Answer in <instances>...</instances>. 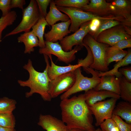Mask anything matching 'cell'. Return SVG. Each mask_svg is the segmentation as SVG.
I'll list each match as a JSON object with an SVG mask.
<instances>
[{
    "mask_svg": "<svg viewBox=\"0 0 131 131\" xmlns=\"http://www.w3.org/2000/svg\"><path fill=\"white\" fill-rule=\"evenodd\" d=\"M62 121L68 129L77 128L85 131L95 129L93 115L85 101L84 94L61 100L60 105Z\"/></svg>",
    "mask_w": 131,
    "mask_h": 131,
    "instance_id": "cell-1",
    "label": "cell"
},
{
    "mask_svg": "<svg viewBox=\"0 0 131 131\" xmlns=\"http://www.w3.org/2000/svg\"><path fill=\"white\" fill-rule=\"evenodd\" d=\"M43 55L46 64L43 71L41 72L36 70L33 66L32 61L29 59L27 64L23 67L29 73V79L26 81L19 80L17 82L21 86L30 88V91L25 93L26 97L29 98L34 94L37 93L40 95L44 101H49L52 98L49 92V84L50 80L48 74L49 57Z\"/></svg>",
    "mask_w": 131,
    "mask_h": 131,
    "instance_id": "cell-2",
    "label": "cell"
},
{
    "mask_svg": "<svg viewBox=\"0 0 131 131\" xmlns=\"http://www.w3.org/2000/svg\"><path fill=\"white\" fill-rule=\"evenodd\" d=\"M81 69V67H80L74 71L76 78L75 82L71 88L60 96L61 100L69 98L72 94L79 92H85L93 89L100 82L101 79L98 76V71L90 67L85 69L84 70L86 73L92 75L91 77L89 78L82 74Z\"/></svg>",
    "mask_w": 131,
    "mask_h": 131,
    "instance_id": "cell-3",
    "label": "cell"
},
{
    "mask_svg": "<svg viewBox=\"0 0 131 131\" xmlns=\"http://www.w3.org/2000/svg\"><path fill=\"white\" fill-rule=\"evenodd\" d=\"M83 42L89 48L93 56V63L89 67L102 72L108 71L106 56L107 49L109 46L97 41L88 33L84 38Z\"/></svg>",
    "mask_w": 131,
    "mask_h": 131,
    "instance_id": "cell-4",
    "label": "cell"
},
{
    "mask_svg": "<svg viewBox=\"0 0 131 131\" xmlns=\"http://www.w3.org/2000/svg\"><path fill=\"white\" fill-rule=\"evenodd\" d=\"M22 20L14 30L6 34L4 38L24 32H29L38 21L40 16L39 10L36 0H31L29 4L22 10Z\"/></svg>",
    "mask_w": 131,
    "mask_h": 131,
    "instance_id": "cell-5",
    "label": "cell"
},
{
    "mask_svg": "<svg viewBox=\"0 0 131 131\" xmlns=\"http://www.w3.org/2000/svg\"><path fill=\"white\" fill-rule=\"evenodd\" d=\"M56 6L60 11L65 13L69 17L71 23L69 29L71 32H75L82 24L94 19L107 18V17H101L94 15L78 8Z\"/></svg>",
    "mask_w": 131,
    "mask_h": 131,
    "instance_id": "cell-6",
    "label": "cell"
},
{
    "mask_svg": "<svg viewBox=\"0 0 131 131\" xmlns=\"http://www.w3.org/2000/svg\"><path fill=\"white\" fill-rule=\"evenodd\" d=\"M44 42L45 46L39 49V52L40 54L48 56L53 55L57 57L59 60L67 64L75 60V54L83 47L76 45L71 51L66 52L63 50L58 42H53L44 41Z\"/></svg>",
    "mask_w": 131,
    "mask_h": 131,
    "instance_id": "cell-7",
    "label": "cell"
},
{
    "mask_svg": "<svg viewBox=\"0 0 131 131\" xmlns=\"http://www.w3.org/2000/svg\"><path fill=\"white\" fill-rule=\"evenodd\" d=\"M130 38L131 29L120 25L102 32L98 35L96 40L111 46L121 40Z\"/></svg>",
    "mask_w": 131,
    "mask_h": 131,
    "instance_id": "cell-8",
    "label": "cell"
},
{
    "mask_svg": "<svg viewBox=\"0 0 131 131\" xmlns=\"http://www.w3.org/2000/svg\"><path fill=\"white\" fill-rule=\"evenodd\" d=\"M74 71L60 75L50 80L49 92L51 98L66 92L73 86L76 79Z\"/></svg>",
    "mask_w": 131,
    "mask_h": 131,
    "instance_id": "cell-9",
    "label": "cell"
},
{
    "mask_svg": "<svg viewBox=\"0 0 131 131\" xmlns=\"http://www.w3.org/2000/svg\"><path fill=\"white\" fill-rule=\"evenodd\" d=\"M117 99L114 98L99 101L89 106L95 118L96 126H100L105 120L111 118Z\"/></svg>",
    "mask_w": 131,
    "mask_h": 131,
    "instance_id": "cell-10",
    "label": "cell"
},
{
    "mask_svg": "<svg viewBox=\"0 0 131 131\" xmlns=\"http://www.w3.org/2000/svg\"><path fill=\"white\" fill-rule=\"evenodd\" d=\"M90 21L82 24L79 28L73 34L64 38L60 42L62 49L66 52L72 49L74 46L79 45L83 47V40L90 31Z\"/></svg>",
    "mask_w": 131,
    "mask_h": 131,
    "instance_id": "cell-11",
    "label": "cell"
},
{
    "mask_svg": "<svg viewBox=\"0 0 131 131\" xmlns=\"http://www.w3.org/2000/svg\"><path fill=\"white\" fill-rule=\"evenodd\" d=\"M70 19L65 22H62L51 26L50 30L44 33L46 41L56 42L60 41L71 33L69 28L71 24Z\"/></svg>",
    "mask_w": 131,
    "mask_h": 131,
    "instance_id": "cell-12",
    "label": "cell"
},
{
    "mask_svg": "<svg viewBox=\"0 0 131 131\" xmlns=\"http://www.w3.org/2000/svg\"><path fill=\"white\" fill-rule=\"evenodd\" d=\"M81 9L100 17L113 16L111 14L110 3L105 0H90L89 3Z\"/></svg>",
    "mask_w": 131,
    "mask_h": 131,
    "instance_id": "cell-13",
    "label": "cell"
},
{
    "mask_svg": "<svg viewBox=\"0 0 131 131\" xmlns=\"http://www.w3.org/2000/svg\"><path fill=\"white\" fill-rule=\"evenodd\" d=\"M38 124L47 131H68L62 121L49 115H41Z\"/></svg>",
    "mask_w": 131,
    "mask_h": 131,
    "instance_id": "cell-14",
    "label": "cell"
},
{
    "mask_svg": "<svg viewBox=\"0 0 131 131\" xmlns=\"http://www.w3.org/2000/svg\"><path fill=\"white\" fill-rule=\"evenodd\" d=\"M110 3L112 16L131 20V0H115Z\"/></svg>",
    "mask_w": 131,
    "mask_h": 131,
    "instance_id": "cell-15",
    "label": "cell"
},
{
    "mask_svg": "<svg viewBox=\"0 0 131 131\" xmlns=\"http://www.w3.org/2000/svg\"><path fill=\"white\" fill-rule=\"evenodd\" d=\"M84 94L86 102L89 106L107 98H114L118 99L120 98L119 95L105 90H96L93 89L85 91Z\"/></svg>",
    "mask_w": 131,
    "mask_h": 131,
    "instance_id": "cell-16",
    "label": "cell"
},
{
    "mask_svg": "<svg viewBox=\"0 0 131 131\" xmlns=\"http://www.w3.org/2000/svg\"><path fill=\"white\" fill-rule=\"evenodd\" d=\"M121 77H116L113 75L101 76L100 82L93 89L96 90H106L120 95L119 82Z\"/></svg>",
    "mask_w": 131,
    "mask_h": 131,
    "instance_id": "cell-17",
    "label": "cell"
},
{
    "mask_svg": "<svg viewBox=\"0 0 131 131\" xmlns=\"http://www.w3.org/2000/svg\"><path fill=\"white\" fill-rule=\"evenodd\" d=\"M48 56L50 58L51 62L50 66L49 62L48 69V74L50 80L60 75L74 71L78 68L82 67L81 65L78 64L75 65L70 64L65 66H57L53 62L51 55H49Z\"/></svg>",
    "mask_w": 131,
    "mask_h": 131,
    "instance_id": "cell-18",
    "label": "cell"
},
{
    "mask_svg": "<svg viewBox=\"0 0 131 131\" xmlns=\"http://www.w3.org/2000/svg\"><path fill=\"white\" fill-rule=\"evenodd\" d=\"M49 4V10L45 18L49 25L52 26L59 21L65 22L70 19L67 15L58 9L54 0H51Z\"/></svg>",
    "mask_w": 131,
    "mask_h": 131,
    "instance_id": "cell-19",
    "label": "cell"
},
{
    "mask_svg": "<svg viewBox=\"0 0 131 131\" xmlns=\"http://www.w3.org/2000/svg\"><path fill=\"white\" fill-rule=\"evenodd\" d=\"M18 42H23L25 47V54H30L34 51V48L38 46V38L32 31L24 33L17 38Z\"/></svg>",
    "mask_w": 131,
    "mask_h": 131,
    "instance_id": "cell-20",
    "label": "cell"
},
{
    "mask_svg": "<svg viewBox=\"0 0 131 131\" xmlns=\"http://www.w3.org/2000/svg\"><path fill=\"white\" fill-rule=\"evenodd\" d=\"M124 19L115 17L113 18L100 19V24L96 31L94 33H88L96 40L98 36L102 32L118 25H121Z\"/></svg>",
    "mask_w": 131,
    "mask_h": 131,
    "instance_id": "cell-21",
    "label": "cell"
},
{
    "mask_svg": "<svg viewBox=\"0 0 131 131\" xmlns=\"http://www.w3.org/2000/svg\"><path fill=\"white\" fill-rule=\"evenodd\" d=\"M113 114L124 120L126 122L131 124V104L128 102L121 101L115 107Z\"/></svg>",
    "mask_w": 131,
    "mask_h": 131,
    "instance_id": "cell-22",
    "label": "cell"
},
{
    "mask_svg": "<svg viewBox=\"0 0 131 131\" xmlns=\"http://www.w3.org/2000/svg\"><path fill=\"white\" fill-rule=\"evenodd\" d=\"M126 55L121 60L114 66L113 68L111 70L105 72H99L98 76L100 77L104 76L113 75L117 78L123 76L118 71L121 67L127 66L131 63V51L129 49Z\"/></svg>",
    "mask_w": 131,
    "mask_h": 131,
    "instance_id": "cell-23",
    "label": "cell"
},
{
    "mask_svg": "<svg viewBox=\"0 0 131 131\" xmlns=\"http://www.w3.org/2000/svg\"><path fill=\"white\" fill-rule=\"evenodd\" d=\"M49 25L45 18L40 14L39 19L37 22L32 28L31 31L33 32L38 38L39 45L40 48L45 47V44L44 40V31L46 26Z\"/></svg>",
    "mask_w": 131,
    "mask_h": 131,
    "instance_id": "cell-24",
    "label": "cell"
},
{
    "mask_svg": "<svg viewBox=\"0 0 131 131\" xmlns=\"http://www.w3.org/2000/svg\"><path fill=\"white\" fill-rule=\"evenodd\" d=\"M119 88L120 98L125 101L131 103V83L124 76L121 78Z\"/></svg>",
    "mask_w": 131,
    "mask_h": 131,
    "instance_id": "cell-25",
    "label": "cell"
},
{
    "mask_svg": "<svg viewBox=\"0 0 131 131\" xmlns=\"http://www.w3.org/2000/svg\"><path fill=\"white\" fill-rule=\"evenodd\" d=\"M128 52V51L123 49L111 50L107 48L106 56L107 65L108 66L112 62H118L121 60L126 55Z\"/></svg>",
    "mask_w": 131,
    "mask_h": 131,
    "instance_id": "cell-26",
    "label": "cell"
},
{
    "mask_svg": "<svg viewBox=\"0 0 131 131\" xmlns=\"http://www.w3.org/2000/svg\"><path fill=\"white\" fill-rule=\"evenodd\" d=\"M57 6L76 8L81 9L88 4V0H54Z\"/></svg>",
    "mask_w": 131,
    "mask_h": 131,
    "instance_id": "cell-27",
    "label": "cell"
},
{
    "mask_svg": "<svg viewBox=\"0 0 131 131\" xmlns=\"http://www.w3.org/2000/svg\"><path fill=\"white\" fill-rule=\"evenodd\" d=\"M17 17L16 12L15 11H10L5 16L0 18V42L2 39L3 31L8 26L13 25Z\"/></svg>",
    "mask_w": 131,
    "mask_h": 131,
    "instance_id": "cell-28",
    "label": "cell"
},
{
    "mask_svg": "<svg viewBox=\"0 0 131 131\" xmlns=\"http://www.w3.org/2000/svg\"><path fill=\"white\" fill-rule=\"evenodd\" d=\"M16 104L15 100L7 97L0 98V114L12 113L16 108Z\"/></svg>",
    "mask_w": 131,
    "mask_h": 131,
    "instance_id": "cell-29",
    "label": "cell"
},
{
    "mask_svg": "<svg viewBox=\"0 0 131 131\" xmlns=\"http://www.w3.org/2000/svg\"><path fill=\"white\" fill-rule=\"evenodd\" d=\"M15 125V119L12 113L0 114V126L14 128Z\"/></svg>",
    "mask_w": 131,
    "mask_h": 131,
    "instance_id": "cell-30",
    "label": "cell"
},
{
    "mask_svg": "<svg viewBox=\"0 0 131 131\" xmlns=\"http://www.w3.org/2000/svg\"><path fill=\"white\" fill-rule=\"evenodd\" d=\"M83 45L86 49L87 54L84 59H78L77 64L81 65L84 69L90 67L93 63L94 59L92 54L89 48L83 43Z\"/></svg>",
    "mask_w": 131,
    "mask_h": 131,
    "instance_id": "cell-31",
    "label": "cell"
},
{
    "mask_svg": "<svg viewBox=\"0 0 131 131\" xmlns=\"http://www.w3.org/2000/svg\"><path fill=\"white\" fill-rule=\"evenodd\" d=\"M100 126L103 131H120L115 122L111 118L105 120Z\"/></svg>",
    "mask_w": 131,
    "mask_h": 131,
    "instance_id": "cell-32",
    "label": "cell"
},
{
    "mask_svg": "<svg viewBox=\"0 0 131 131\" xmlns=\"http://www.w3.org/2000/svg\"><path fill=\"white\" fill-rule=\"evenodd\" d=\"M111 118L115 122L120 131H131V124L125 122L119 116L113 114Z\"/></svg>",
    "mask_w": 131,
    "mask_h": 131,
    "instance_id": "cell-33",
    "label": "cell"
},
{
    "mask_svg": "<svg viewBox=\"0 0 131 131\" xmlns=\"http://www.w3.org/2000/svg\"><path fill=\"white\" fill-rule=\"evenodd\" d=\"M131 47V38L121 40L113 46L109 47L107 49L109 50H120Z\"/></svg>",
    "mask_w": 131,
    "mask_h": 131,
    "instance_id": "cell-34",
    "label": "cell"
},
{
    "mask_svg": "<svg viewBox=\"0 0 131 131\" xmlns=\"http://www.w3.org/2000/svg\"><path fill=\"white\" fill-rule=\"evenodd\" d=\"M51 0H36L40 14L45 18L47 14V9Z\"/></svg>",
    "mask_w": 131,
    "mask_h": 131,
    "instance_id": "cell-35",
    "label": "cell"
},
{
    "mask_svg": "<svg viewBox=\"0 0 131 131\" xmlns=\"http://www.w3.org/2000/svg\"><path fill=\"white\" fill-rule=\"evenodd\" d=\"M11 0H0V10L2 13V16H5L10 12Z\"/></svg>",
    "mask_w": 131,
    "mask_h": 131,
    "instance_id": "cell-36",
    "label": "cell"
},
{
    "mask_svg": "<svg viewBox=\"0 0 131 131\" xmlns=\"http://www.w3.org/2000/svg\"><path fill=\"white\" fill-rule=\"evenodd\" d=\"M118 71L122 75H123L124 76L127 81L131 82V66L120 68L118 70Z\"/></svg>",
    "mask_w": 131,
    "mask_h": 131,
    "instance_id": "cell-37",
    "label": "cell"
},
{
    "mask_svg": "<svg viewBox=\"0 0 131 131\" xmlns=\"http://www.w3.org/2000/svg\"><path fill=\"white\" fill-rule=\"evenodd\" d=\"M100 19L95 18L91 20L90 25V31L88 33H94L96 31L100 24Z\"/></svg>",
    "mask_w": 131,
    "mask_h": 131,
    "instance_id": "cell-38",
    "label": "cell"
},
{
    "mask_svg": "<svg viewBox=\"0 0 131 131\" xmlns=\"http://www.w3.org/2000/svg\"><path fill=\"white\" fill-rule=\"evenodd\" d=\"M26 3L25 0H11L10 8H18L22 10L24 9L23 6Z\"/></svg>",
    "mask_w": 131,
    "mask_h": 131,
    "instance_id": "cell-39",
    "label": "cell"
},
{
    "mask_svg": "<svg viewBox=\"0 0 131 131\" xmlns=\"http://www.w3.org/2000/svg\"><path fill=\"white\" fill-rule=\"evenodd\" d=\"M0 131H16V130L14 128L0 126Z\"/></svg>",
    "mask_w": 131,
    "mask_h": 131,
    "instance_id": "cell-40",
    "label": "cell"
},
{
    "mask_svg": "<svg viewBox=\"0 0 131 131\" xmlns=\"http://www.w3.org/2000/svg\"><path fill=\"white\" fill-rule=\"evenodd\" d=\"M68 131H85L77 128H72L68 129Z\"/></svg>",
    "mask_w": 131,
    "mask_h": 131,
    "instance_id": "cell-41",
    "label": "cell"
},
{
    "mask_svg": "<svg viewBox=\"0 0 131 131\" xmlns=\"http://www.w3.org/2000/svg\"><path fill=\"white\" fill-rule=\"evenodd\" d=\"M91 131H103L101 130V129L99 128L96 130L95 129Z\"/></svg>",
    "mask_w": 131,
    "mask_h": 131,
    "instance_id": "cell-42",
    "label": "cell"
}]
</instances>
